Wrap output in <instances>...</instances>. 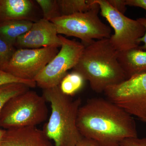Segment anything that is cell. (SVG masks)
<instances>
[{
    "label": "cell",
    "mask_w": 146,
    "mask_h": 146,
    "mask_svg": "<svg viewBox=\"0 0 146 146\" xmlns=\"http://www.w3.org/2000/svg\"><path fill=\"white\" fill-rule=\"evenodd\" d=\"M77 125L82 136L101 146H120L124 139L138 137L133 116L103 98L90 99L80 106Z\"/></svg>",
    "instance_id": "1"
},
{
    "label": "cell",
    "mask_w": 146,
    "mask_h": 146,
    "mask_svg": "<svg viewBox=\"0 0 146 146\" xmlns=\"http://www.w3.org/2000/svg\"><path fill=\"white\" fill-rule=\"evenodd\" d=\"M118 52L109 38L95 40L85 46L73 71L88 80L93 91L104 93L110 86L126 80L118 61Z\"/></svg>",
    "instance_id": "2"
},
{
    "label": "cell",
    "mask_w": 146,
    "mask_h": 146,
    "mask_svg": "<svg viewBox=\"0 0 146 146\" xmlns=\"http://www.w3.org/2000/svg\"><path fill=\"white\" fill-rule=\"evenodd\" d=\"M42 96L50 104L51 112L43 131L54 146H74L83 138L77 120L80 99L73 100L61 92L59 86L43 89Z\"/></svg>",
    "instance_id": "3"
},
{
    "label": "cell",
    "mask_w": 146,
    "mask_h": 146,
    "mask_svg": "<svg viewBox=\"0 0 146 146\" xmlns=\"http://www.w3.org/2000/svg\"><path fill=\"white\" fill-rule=\"evenodd\" d=\"M46 101L43 96L28 90L7 102L0 114V128L36 126L48 116Z\"/></svg>",
    "instance_id": "4"
},
{
    "label": "cell",
    "mask_w": 146,
    "mask_h": 146,
    "mask_svg": "<svg viewBox=\"0 0 146 146\" xmlns=\"http://www.w3.org/2000/svg\"><path fill=\"white\" fill-rule=\"evenodd\" d=\"M94 3L93 7L86 12L61 16L51 20L58 34L79 38L85 46L95 39L110 38L111 29L100 20L98 16L99 6Z\"/></svg>",
    "instance_id": "5"
},
{
    "label": "cell",
    "mask_w": 146,
    "mask_h": 146,
    "mask_svg": "<svg viewBox=\"0 0 146 146\" xmlns=\"http://www.w3.org/2000/svg\"><path fill=\"white\" fill-rule=\"evenodd\" d=\"M99 6L101 14L114 29L110 37L112 46L118 52L138 48V41L145 33L144 27L138 20L125 16L112 7L107 0H94Z\"/></svg>",
    "instance_id": "6"
},
{
    "label": "cell",
    "mask_w": 146,
    "mask_h": 146,
    "mask_svg": "<svg viewBox=\"0 0 146 146\" xmlns=\"http://www.w3.org/2000/svg\"><path fill=\"white\" fill-rule=\"evenodd\" d=\"M59 36L62 41L60 50L34 80L36 85L43 89L58 86L68 70L78 63L85 48L80 42Z\"/></svg>",
    "instance_id": "7"
},
{
    "label": "cell",
    "mask_w": 146,
    "mask_h": 146,
    "mask_svg": "<svg viewBox=\"0 0 146 146\" xmlns=\"http://www.w3.org/2000/svg\"><path fill=\"white\" fill-rule=\"evenodd\" d=\"M108 100L140 120L146 118V73L107 88Z\"/></svg>",
    "instance_id": "8"
},
{
    "label": "cell",
    "mask_w": 146,
    "mask_h": 146,
    "mask_svg": "<svg viewBox=\"0 0 146 146\" xmlns=\"http://www.w3.org/2000/svg\"><path fill=\"white\" fill-rule=\"evenodd\" d=\"M58 47L16 50L3 71L21 79L33 80L58 52Z\"/></svg>",
    "instance_id": "9"
},
{
    "label": "cell",
    "mask_w": 146,
    "mask_h": 146,
    "mask_svg": "<svg viewBox=\"0 0 146 146\" xmlns=\"http://www.w3.org/2000/svg\"><path fill=\"white\" fill-rule=\"evenodd\" d=\"M61 44L62 41L54 25L42 18L33 23L31 29L18 38L15 45L19 49H39L58 48Z\"/></svg>",
    "instance_id": "10"
},
{
    "label": "cell",
    "mask_w": 146,
    "mask_h": 146,
    "mask_svg": "<svg viewBox=\"0 0 146 146\" xmlns=\"http://www.w3.org/2000/svg\"><path fill=\"white\" fill-rule=\"evenodd\" d=\"M0 146H54L43 130L36 126L6 129Z\"/></svg>",
    "instance_id": "11"
},
{
    "label": "cell",
    "mask_w": 146,
    "mask_h": 146,
    "mask_svg": "<svg viewBox=\"0 0 146 146\" xmlns=\"http://www.w3.org/2000/svg\"><path fill=\"white\" fill-rule=\"evenodd\" d=\"M33 4L30 0H0V23L31 19Z\"/></svg>",
    "instance_id": "12"
},
{
    "label": "cell",
    "mask_w": 146,
    "mask_h": 146,
    "mask_svg": "<svg viewBox=\"0 0 146 146\" xmlns=\"http://www.w3.org/2000/svg\"><path fill=\"white\" fill-rule=\"evenodd\" d=\"M118 60L126 80L146 73V51L138 48L119 52Z\"/></svg>",
    "instance_id": "13"
},
{
    "label": "cell",
    "mask_w": 146,
    "mask_h": 146,
    "mask_svg": "<svg viewBox=\"0 0 146 146\" xmlns=\"http://www.w3.org/2000/svg\"><path fill=\"white\" fill-rule=\"evenodd\" d=\"M33 22L28 20H15L0 23V36L15 45L19 37L31 29Z\"/></svg>",
    "instance_id": "14"
},
{
    "label": "cell",
    "mask_w": 146,
    "mask_h": 146,
    "mask_svg": "<svg viewBox=\"0 0 146 146\" xmlns=\"http://www.w3.org/2000/svg\"><path fill=\"white\" fill-rule=\"evenodd\" d=\"M61 16L86 12L94 5V0H57Z\"/></svg>",
    "instance_id": "15"
},
{
    "label": "cell",
    "mask_w": 146,
    "mask_h": 146,
    "mask_svg": "<svg viewBox=\"0 0 146 146\" xmlns=\"http://www.w3.org/2000/svg\"><path fill=\"white\" fill-rule=\"evenodd\" d=\"M85 81L81 74L73 71L65 76L58 86L63 94L71 97L82 89Z\"/></svg>",
    "instance_id": "16"
},
{
    "label": "cell",
    "mask_w": 146,
    "mask_h": 146,
    "mask_svg": "<svg viewBox=\"0 0 146 146\" xmlns=\"http://www.w3.org/2000/svg\"><path fill=\"white\" fill-rule=\"evenodd\" d=\"M28 86L20 83L6 84L0 87V114L6 104L10 99L29 90Z\"/></svg>",
    "instance_id": "17"
},
{
    "label": "cell",
    "mask_w": 146,
    "mask_h": 146,
    "mask_svg": "<svg viewBox=\"0 0 146 146\" xmlns=\"http://www.w3.org/2000/svg\"><path fill=\"white\" fill-rule=\"evenodd\" d=\"M36 2L41 7L43 18L50 21L60 16L57 0H36Z\"/></svg>",
    "instance_id": "18"
},
{
    "label": "cell",
    "mask_w": 146,
    "mask_h": 146,
    "mask_svg": "<svg viewBox=\"0 0 146 146\" xmlns=\"http://www.w3.org/2000/svg\"><path fill=\"white\" fill-rule=\"evenodd\" d=\"M16 51L14 45L0 36V70H3Z\"/></svg>",
    "instance_id": "19"
},
{
    "label": "cell",
    "mask_w": 146,
    "mask_h": 146,
    "mask_svg": "<svg viewBox=\"0 0 146 146\" xmlns=\"http://www.w3.org/2000/svg\"><path fill=\"white\" fill-rule=\"evenodd\" d=\"M14 83L23 84L30 88H34L36 85V82L33 80L21 79L0 70V87L6 84Z\"/></svg>",
    "instance_id": "20"
},
{
    "label": "cell",
    "mask_w": 146,
    "mask_h": 146,
    "mask_svg": "<svg viewBox=\"0 0 146 146\" xmlns=\"http://www.w3.org/2000/svg\"><path fill=\"white\" fill-rule=\"evenodd\" d=\"M120 146H146V138H142L131 137L124 139Z\"/></svg>",
    "instance_id": "21"
},
{
    "label": "cell",
    "mask_w": 146,
    "mask_h": 146,
    "mask_svg": "<svg viewBox=\"0 0 146 146\" xmlns=\"http://www.w3.org/2000/svg\"><path fill=\"white\" fill-rule=\"evenodd\" d=\"M110 5L120 13L124 14L127 10L125 0H107Z\"/></svg>",
    "instance_id": "22"
},
{
    "label": "cell",
    "mask_w": 146,
    "mask_h": 146,
    "mask_svg": "<svg viewBox=\"0 0 146 146\" xmlns=\"http://www.w3.org/2000/svg\"><path fill=\"white\" fill-rule=\"evenodd\" d=\"M137 20L144 27L145 29V34H144L143 36L139 39L138 41L139 44L141 42H143V45H142V46H139L138 48L140 49L146 51V18H138Z\"/></svg>",
    "instance_id": "23"
},
{
    "label": "cell",
    "mask_w": 146,
    "mask_h": 146,
    "mask_svg": "<svg viewBox=\"0 0 146 146\" xmlns=\"http://www.w3.org/2000/svg\"><path fill=\"white\" fill-rule=\"evenodd\" d=\"M125 1L127 6L140 7L146 11V0H125Z\"/></svg>",
    "instance_id": "24"
},
{
    "label": "cell",
    "mask_w": 146,
    "mask_h": 146,
    "mask_svg": "<svg viewBox=\"0 0 146 146\" xmlns=\"http://www.w3.org/2000/svg\"><path fill=\"white\" fill-rule=\"evenodd\" d=\"M74 146H101L93 139L83 137Z\"/></svg>",
    "instance_id": "25"
},
{
    "label": "cell",
    "mask_w": 146,
    "mask_h": 146,
    "mask_svg": "<svg viewBox=\"0 0 146 146\" xmlns=\"http://www.w3.org/2000/svg\"><path fill=\"white\" fill-rule=\"evenodd\" d=\"M6 129H2L0 128V142L2 139L3 136L4 134L5 133Z\"/></svg>",
    "instance_id": "26"
},
{
    "label": "cell",
    "mask_w": 146,
    "mask_h": 146,
    "mask_svg": "<svg viewBox=\"0 0 146 146\" xmlns=\"http://www.w3.org/2000/svg\"><path fill=\"white\" fill-rule=\"evenodd\" d=\"M142 121L144 122H146V118H144L141 120Z\"/></svg>",
    "instance_id": "27"
}]
</instances>
